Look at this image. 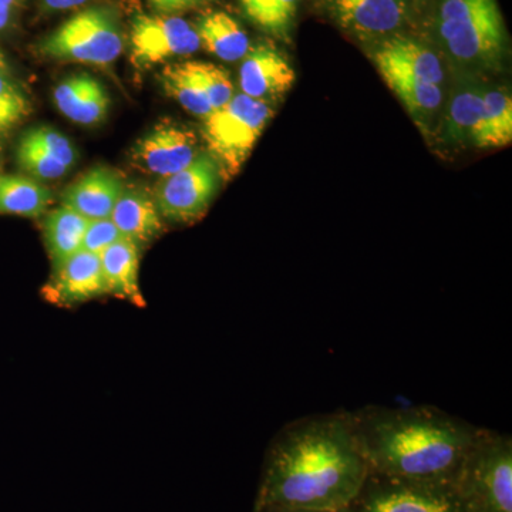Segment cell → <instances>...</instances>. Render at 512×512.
Segmentation results:
<instances>
[{"label":"cell","mask_w":512,"mask_h":512,"mask_svg":"<svg viewBox=\"0 0 512 512\" xmlns=\"http://www.w3.org/2000/svg\"><path fill=\"white\" fill-rule=\"evenodd\" d=\"M221 177L217 161L201 151L184 170L161 178L153 194L161 218L178 224L200 220L217 194Z\"/></svg>","instance_id":"8"},{"label":"cell","mask_w":512,"mask_h":512,"mask_svg":"<svg viewBox=\"0 0 512 512\" xmlns=\"http://www.w3.org/2000/svg\"><path fill=\"white\" fill-rule=\"evenodd\" d=\"M126 39L116 10L90 6L67 19L37 43L40 55L57 62L110 66L124 52Z\"/></svg>","instance_id":"4"},{"label":"cell","mask_w":512,"mask_h":512,"mask_svg":"<svg viewBox=\"0 0 512 512\" xmlns=\"http://www.w3.org/2000/svg\"><path fill=\"white\" fill-rule=\"evenodd\" d=\"M0 72H8V62L2 52H0Z\"/></svg>","instance_id":"36"},{"label":"cell","mask_w":512,"mask_h":512,"mask_svg":"<svg viewBox=\"0 0 512 512\" xmlns=\"http://www.w3.org/2000/svg\"><path fill=\"white\" fill-rule=\"evenodd\" d=\"M53 100L64 117L80 126L103 123L111 103L106 87L89 73L72 74L57 84Z\"/></svg>","instance_id":"16"},{"label":"cell","mask_w":512,"mask_h":512,"mask_svg":"<svg viewBox=\"0 0 512 512\" xmlns=\"http://www.w3.org/2000/svg\"><path fill=\"white\" fill-rule=\"evenodd\" d=\"M348 512H467L456 485L403 480L369 471Z\"/></svg>","instance_id":"7"},{"label":"cell","mask_w":512,"mask_h":512,"mask_svg":"<svg viewBox=\"0 0 512 512\" xmlns=\"http://www.w3.org/2000/svg\"><path fill=\"white\" fill-rule=\"evenodd\" d=\"M340 28L362 40H383L409 22L412 0H323Z\"/></svg>","instance_id":"11"},{"label":"cell","mask_w":512,"mask_h":512,"mask_svg":"<svg viewBox=\"0 0 512 512\" xmlns=\"http://www.w3.org/2000/svg\"><path fill=\"white\" fill-rule=\"evenodd\" d=\"M110 218L123 238L138 248L150 244L163 232V221L153 194L144 188L126 185Z\"/></svg>","instance_id":"17"},{"label":"cell","mask_w":512,"mask_h":512,"mask_svg":"<svg viewBox=\"0 0 512 512\" xmlns=\"http://www.w3.org/2000/svg\"><path fill=\"white\" fill-rule=\"evenodd\" d=\"M89 220L70 208H56L43 222V238L53 268L82 251Z\"/></svg>","instance_id":"22"},{"label":"cell","mask_w":512,"mask_h":512,"mask_svg":"<svg viewBox=\"0 0 512 512\" xmlns=\"http://www.w3.org/2000/svg\"><path fill=\"white\" fill-rule=\"evenodd\" d=\"M29 138L37 147L42 148L50 157L56 158L57 161L72 168L77 161V151L72 141L69 140L60 131L52 127H36L23 134Z\"/></svg>","instance_id":"30"},{"label":"cell","mask_w":512,"mask_h":512,"mask_svg":"<svg viewBox=\"0 0 512 512\" xmlns=\"http://www.w3.org/2000/svg\"><path fill=\"white\" fill-rule=\"evenodd\" d=\"M456 488L467 512H512L511 436L483 429Z\"/></svg>","instance_id":"5"},{"label":"cell","mask_w":512,"mask_h":512,"mask_svg":"<svg viewBox=\"0 0 512 512\" xmlns=\"http://www.w3.org/2000/svg\"><path fill=\"white\" fill-rule=\"evenodd\" d=\"M123 235L119 228L114 225L111 218L104 220H93L89 222L86 235H84L83 251L92 252V254L100 255L106 251L111 245L121 241Z\"/></svg>","instance_id":"31"},{"label":"cell","mask_w":512,"mask_h":512,"mask_svg":"<svg viewBox=\"0 0 512 512\" xmlns=\"http://www.w3.org/2000/svg\"><path fill=\"white\" fill-rule=\"evenodd\" d=\"M512 140V100L510 93L498 87H484V111L474 146L505 147Z\"/></svg>","instance_id":"24"},{"label":"cell","mask_w":512,"mask_h":512,"mask_svg":"<svg viewBox=\"0 0 512 512\" xmlns=\"http://www.w3.org/2000/svg\"><path fill=\"white\" fill-rule=\"evenodd\" d=\"M89 0H42L43 10L46 12H64V10L80 8Z\"/></svg>","instance_id":"33"},{"label":"cell","mask_w":512,"mask_h":512,"mask_svg":"<svg viewBox=\"0 0 512 512\" xmlns=\"http://www.w3.org/2000/svg\"><path fill=\"white\" fill-rule=\"evenodd\" d=\"M239 3L259 29L288 42L301 0H239Z\"/></svg>","instance_id":"25"},{"label":"cell","mask_w":512,"mask_h":512,"mask_svg":"<svg viewBox=\"0 0 512 512\" xmlns=\"http://www.w3.org/2000/svg\"><path fill=\"white\" fill-rule=\"evenodd\" d=\"M45 185L22 175H0V215L37 218L52 204Z\"/></svg>","instance_id":"23"},{"label":"cell","mask_w":512,"mask_h":512,"mask_svg":"<svg viewBox=\"0 0 512 512\" xmlns=\"http://www.w3.org/2000/svg\"><path fill=\"white\" fill-rule=\"evenodd\" d=\"M164 92L177 100L192 116L205 120L212 113V107L207 96L192 79L183 63L168 64L160 74Z\"/></svg>","instance_id":"26"},{"label":"cell","mask_w":512,"mask_h":512,"mask_svg":"<svg viewBox=\"0 0 512 512\" xmlns=\"http://www.w3.org/2000/svg\"><path fill=\"white\" fill-rule=\"evenodd\" d=\"M214 0H147L158 15L180 16L181 13L207 8Z\"/></svg>","instance_id":"32"},{"label":"cell","mask_w":512,"mask_h":512,"mask_svg":"<svg viewBox=\"0 0 512 512\" xmlns=\"http://www.w3.org/2000/svg\"><path fill=\"white\" fill-rule=\"evenodd\" d=\"M183 66L207 96L212 110L221 109L234 97V84L227 70L217 64L200 62V60L184 62Z\"/></svg>","instance_id":"27"},{"label":"cell","mask_w":512,"mask_h":512,"mask_svg":"<svg viewBox=\"0 0 512 512\" xmlns=\"http://www.w3.org/2000/svg\"><path fill=\"white\" fill-rule=\"evenodd\" d=\"M484 84L463 82L457 87L444 119V136L454 144H473L484 111Z\"/></svg>","instance_id":"21"},{"label":"cell","mask_w":512,"mask_h":512,"mask_svg":"<svg viewBox=\"0 0 512 512\" xmlns=\"http://www.w3.org/2000/svg\"><path fill=\"white\" fill-rule=\"evenodd\" d=\"M53 269L42 289L43 298L52 305L73 308L107 295L100 255L82 249Z\"/></svg>","instance_id":"12"},{"label":"cell","mask_w":512,"mask_h":512,"mask_svg":"<svg viewBox=\"0 0 512 512\" xmlns=\"http://www.w3.org/2000/svg\"><path fill=\"white\" fill-rule=\"evenodd\" d=\"M138 249L140 248L128 239H121L111 245L100 254L101 272H103L107 295L124 299L136 305L137 308H144L146 301L138 281V272H140Z\"/></svg>","instance_id":"18"},{"label":"cell","mask_w":512,"mask_h":512,"mask_svg":"<svg viewBox=\"0 0 512 512\" xmlns=\"http://www.w3.org/2000/svg\"><path fill=\"white\" fill-rule=\"evenodd\" d=\"M369 471L349 412L303 417L266 451L254 510H348Z\"/></svg>","instance_id":"1"},{"label":"cell","mask_w":512,"mask_h":512,"mask_svg":"<svg viewBox=\"0 0 512 512\" xmlns=\"http://www.w3.org/2000/svg\"><path fill=\"white\" fill-rule=\"evenodd\" d=\"M434 33L444 55L467 73L495 72L508 55L497 0H437Z\"/></svg>","instance_id":"3"},{"label":"cell","mask_w":512,"mask_h":512,"mask_svg":"<svg viewBox=\"0 0 512 512\" xmlns=\"http://www.w3.org/2000/svg\"><path fill=\"white\" fill-rule=\"evenodd\" d=\"M32 113L29 97L8 72H0V134L9 133Z\"/></svg>","instance_id":"28"},{"label":"cell","mask_w":512,"mask_h":512,"mask_svg":"<svg viewBox=\"0 0 512 512\" xmlns=\"http://www.w3.org/2000/svg\"><path fill=\"white\" fill-rule=\"evenodd\" d=\"M384 82L396 93L417 126L426 133L437 117L444 101L443 87L421 82L419 79L397 72L390 67H377Z\"/></svg>","instance_id":"19"},{"label":"cell","mask_w":512,"mask_h":512,"mask_svg":"<svg viewBox=\"0 0 512 512\" xmlns=\"http://www.w3.org/2000/svg\"><path fill=\"white\" fill-rule=\"evenodd\" d=\"M254 512H348V511H319V510H306V508H284L272 507L264 508V510H254Z\"/></svg>","instance_id":"35"},{"label":"cell","mask_w":512,"mask_h":512,"mask_svg":"<svg viewBox=\"0 0 512 512\" xmlns=\"http://www.w3.org/2000/svg\"><path fill=\"white\" fill-rule=\"evenodd\" d=\"M18 163L23 171L43 181L59 180L70 171V168L50 157L26 136L20 138Z\"/></svg>","instance_id":"29"},{"label":"cell","mask_w":512,"mask_h":512,"mask_svg":"<svg viewBox=\"0 0 512 512\" xmlns=\"http://www.w3.org/2000/svg\"><path fill=\"white\" fill-rule=\"evenodd\" d=\"M19 0H0V30L9 25L13 9L18 6Z\"/></svg>","instance_id":"34"},{"label":"cell","mask_w":512,"mask_h":512,"mask_svg":"<svg viewBox=\"0 0 512 512\" xmlns=\"http://www.w3.org/2000/svg\"><path fill=\"white\" fill-rule=\"evenodd\" d=\"M272 116L271 104L238 93L204 120L202 137L221 175L231 178L241 170Z\"/></svg>","instance_id":"6"},{"label":"cell","mask_w":512,"mask_h":512,"mask_svg":"<svg viewBox=\"0 0 512 512\" xmlns=\"http://www.w3.org/2000/svg\"><path fill=\"white\" fill-rule=\"evenodd\" d=\"M200 153L194 131L163 121L134 144L131 160L141 171L164 178L184 170Z\"/></svg>","instance_id":"10"},{"label":"cell","mask_w":512,"mask_h":512,"mask_svg":"<svg viewBox=\"0 0 512 512\" xmlns=\"http://www.w3.org/2000/svg\"><path fill=\"white\" fill-rule=\"evenodd\" d=\"M131 60L137 69L194 55L201 49L197 30L181 16L138 13L131 22Z\"/></svg>","instance_id":"9"},{"label":"cell","mask_w":512,"mask_h":512,"mask_svg":"<svg viewBox=\"0 0 512 512\" xmlns=\"http://www.w3.org/2000/svg\"><path fill=\"white\" fill-rule=\"evenodd\" d=\"M349 417L370 471L430 483L456 485L483 431L430 406H367Z\"/></svg>","instance_id":"2"},{"label":"cell","mask_w":512,"mask_h":512,"mask_svg":"<svg viewBox=\"0 0 512 512\" xmlns=\"http://www.w3.org/2000/svg\"><path fill=\"white\" fill-rule=\"evenodd\" d=\"M373 62L376 67H390L421 82L437 86L444 82V69L439 55L420 40L400 33L380 40L373 50Z\"/></svg>","instance_id":"15"},{"label":"cell","mask_w":512,"mask_h":512,"mask_svg":"<svg viewBox=\"0 0 512 512\" xmlns=\"http://www.w3.org/2000/svg\"><path fill=\"white\" fill-rule=\"evenodd\" d=\"M291 63L272 46L251 47L239 67V89L251 99L275 103L295 84Z\"/></svg>","instance_id":"13"},{"label":"cell","mask_w":512,"mask_h":512,"mask_svg":"<svg viewBox=\"0 0 512 512\" xmlns=\"http://www.w3.org/2000/svg\"><path fill=\"white\" fill-rule=\"evenodd\" d=\"M126 184L117 171L94 167L64 190V207L76 211L89 221L110 218Z\"/></svg>","instance_id":"14"},{"label":"cell","mask_w":512,"mask_h":512,"mask_svg":"<svg viewBox=\"0 0 512 512\" xmlns=\"http://www.w3.org/2000/svg\"><path fill=\"white\" fill-rule=\"evenodd\" d=\"M201 47L224 62H238L251 49L249 37L237 20L222 10L204 13L194 26Z\"/></svg>","instance_id":"20"}]
</instances>
